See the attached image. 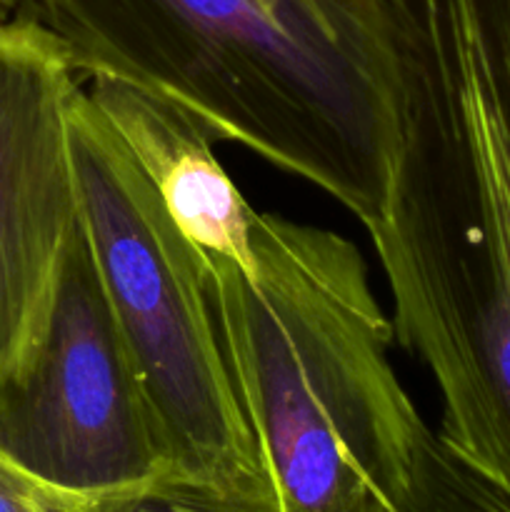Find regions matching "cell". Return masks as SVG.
I'll return each instance as SVG.
<instances>
[{
  "label": "cell",
  "mask_w": 510,
  "mask_h": 512,
  "mask_svg": "<svg viewBox=\"0 0 510 512\" xmlns=\"http://www.w3.org/2000/svg\"><path fill=\"white\" fill-rule=\"evenodd\" d=\"M398 150L368 230L438 438L510 498V0H390Z\"/></svg>",
  "instance_id": "6da1fadb"
},
{
  "label": "cell",
  "mask_w": 510,
  "mask_h": 512,
  "mask_svg": "<svg viewBox=\"0 0 510 512\" xmlns=\"http://www.w3.org/2000/svg\"><path fill=\"white\" fill-rule=\"evenodd\" d=\"M75 73L178 100L240 145L343 205L383 218L398 150L390 0H13Z\"/></svg>",
  "instance_id": "7a4b0ae2"
},
{
  "label": "cell",
  "mask_w": 510,
  "mask_h": 512,
  "mask_svg": "<svg viewBox=\"0 0 510 512\" xmlns=\"http://www.w3.org/2000/svg\"><path fill=\"white\" fill-rule=\"evenodd\" d=\"M235 398L283 512H395L428 423L353 240L255 210L250 263L203 255Z\"/></svg>",
  "instance_id": "3957f363"
},
{
  "label": "cell",
  "mask_w": 510,
  "mask_h": 512,
  "mask_svg": "<svg viewBox=\"0 0 510 512\" xmlns=\"http://www.w3.org/2000/svg\"><path fill=\"white\" fill-rule=\"evenodd\" d=\"M73 148L85 225L170 465L190 473L263 470L220 353L198 250L83 83L73 103Z\"/></svg>",
  "instance_id": "277c9868"
},
{
  "label": "cell",
  "mask_w": 510,
  "mask_h": 512,
  "mask_svg": "<svg viewBox=\"0 0 510 512\" xmlns=\"http://www.w3.org/2000/svg\"><path fill=\"white\" fill-rule=\"evenodd\" d=\"M0 458L73 495L123 488L170 465L83 213L43 318L0 365Z\"/></svg>",
  "instance_id": "5b68a950"
},
{
  "label": "cell",
  "mask_w": 510,
  "mask_h": 512,
  "mask_svg": "<svg viewBox=\"0 0 510 512\" xmlns=\"http://www.w3.org/2000/svg\"><path fill=\"white\" fill-rule=\"evenodd\" d=\"M78 88L53 35L20 18L0 23V365L43 318L83 213L73 148Z\"/></svg>",
  "instance_id": "8992f818"
},
{
  "label": "cell",
  "mask_w": 510,
  "mask_h": 512,
  "mask_svg": "<svg viewBox=\"0 0 510 512\" xmlns=\"http://www.w3.org/2000/svg\"><path fill=\"white\" fill-rule=\"evenodd\" d=\"M83 88L128 145L188 243L203 255L248 265L255 210L215 155L213 133L178 100L145 85L90 75Z\"/></svg>",
  "instance_id": "52a82bcc"
},
{
  "label": "cell",
  "mask_w": 510,
  "mask_h": 512,
  "mask_svg": "<svg viewBox=\"0 0 510 512\" xmlns=\"http://www.w3.org/2000/svg\"><path fill=\"white\" fill-rule=\"evenodd\" d=\"M63 512H283L268 470L160 473L103 493H63Z\"/></svg>",
  "instance_id": "ba28073f"
},
{
  "label": "cell",
  "mask_w": 510,
  "mask_h": 512,
  "mask_svg": "<svg viewBox=\"0 0 510 512\" xmlns=\"http://www.w3.org/2000/svg\"><path fill=\"white\" fill-rule=\"evenodd\" d=\"M403 512H510V498L455 455H438L418 475Z\"/></svg>",
  "instance_id": "9c48e42d"
},
{
  "label": "cell",
  "mask_w": 510,
  "mask_h": 512,
  "mask_svg": "<svg viewBox=\"0 0 510 512\" xmlns=\"http://www.w3.org/2000/svg\"><path fill=\"white\" fill-rule=\"evenodd\" d=\"M0 512H63V493L0 458Z\"/></svg>",
  "instance_id": "30bf717a"
}]
</instances>
